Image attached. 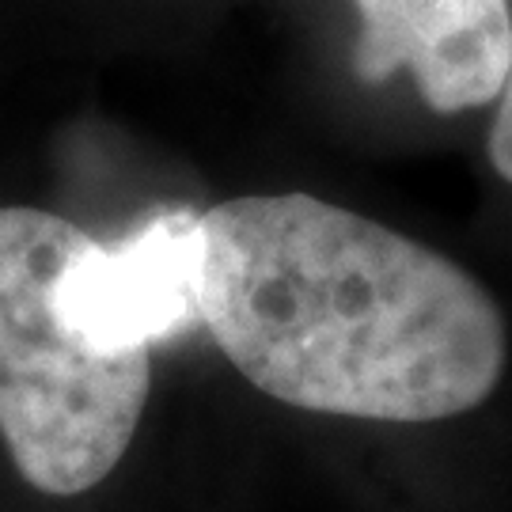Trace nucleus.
<instances>
[{
	"instance_id": "2",
	"label": "nucleus",
	"mask_w": 512,
	"mask_h": 512,
	"mask_svg": "<svg viewBox=\"0 0 512 512\" xmlns=\"http://www.w3.org/2000/svg\"><path fill=\"white\" fill-rule=\"evenodd\" d=\"M88 239L46 209H0V437L50 497L88 494L118 467L152 384L148 353H99L57 319L54 281Z\"/></svg>"
},
{
	"instance_id": "3",
	"label": "nucleus",
	"mask_w": 512,
	"mask_h": 512,
	"mask_svg": "<svg viewBox=\"0 0 512 512\" xmlns=\"http://www.w3.org/2000/svg\"><path fill=\"white\" fill-rule=\"evenodd\" d=\"M202 217L167 209L118 243L88 239L54 281V311L99 353H148L202 323Z\"/></svg>"
},
{
	"instance_id": "5",
	"label": "nucleus",
	"mask_w": 512,
	"mask_h": 512,
	"mask_svg": "<svg viewBox=\"0 0 512 512\" xmlns=\"http://www.w3.org/2000/svg\"><path fill=\"white\" fill-rule=\"evenodd\" d=\"M501 107H497L494 118V133H490V160H494L497 175L512 183V65H509V80L501 88Z\"/></svg>"
},
{
	"instance_id": "1",
	"label": "nucleus",
	"mask_w": 512,
	"mask_h": 512,
	"mask_svg": "<svg viewBox=\"0 0 512 512\" xmlns=\"http://www.w3.org/2000/svg\"><path fill=\"white\" fill-rule=\"evenodd\" d=\"M202 323L277 403L440 421L490 399L505 319L463 266L311 194L202 213Z\"/></svg>"
},
{
	"instance_id": "4",
	"label": "nucleus",
	"mask_w": 512,
	"mask_h": 512,
	"mask_svg": "<svg viewBox=\"0 0 512 512\" xmlns=\"http://www.w3.org/2000/svg\"><path fill=\"white\" fill-rule=\"evenodd\" d=\"M357 76L410 69L437 114L494 103L512 65L509 0H357Z\"/></svg>"
}]
</instances>
